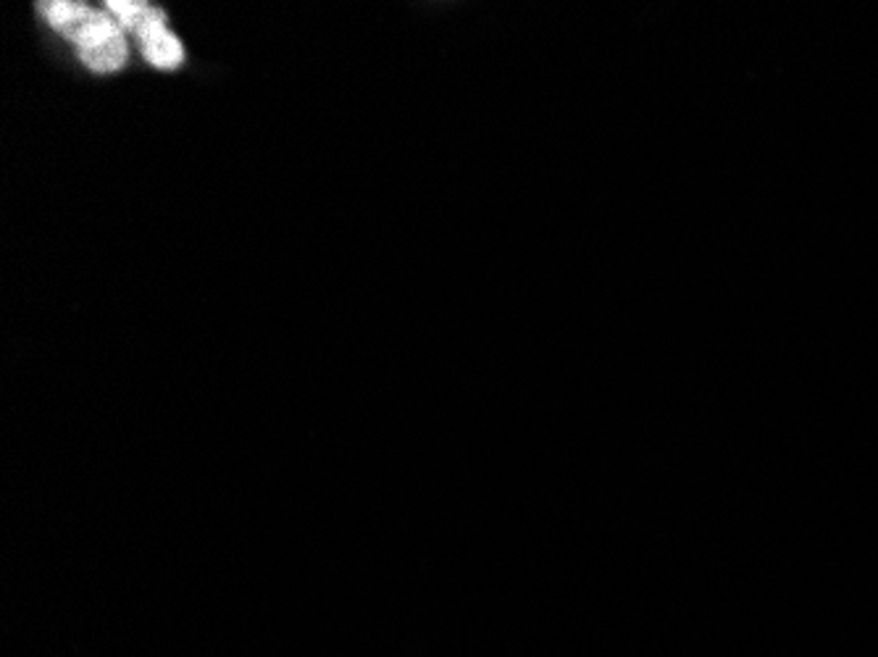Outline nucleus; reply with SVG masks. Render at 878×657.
<instances>
[{"instance_id": "obj_1", "label": "nucleus", "mask_w": 878, "mask_h": 657, "mask_svg": "<svg viewBox=\"0 0 878 657\" xmlns=\"http://www.w3.org/2000/svg\"><path fill=\"white\" fill-rule=\"evenodd\" d=\"M37 9L48 18L50 27L74 42L82 63L92 72H119L129 59L124 32L109 11H95L87 3H72V0H50Z\"/></svg>"}, {"instance_id": "obj_2", "label": "nucleus", "mask_w": 878, "mask_h": 657, "mask_svg": "<svg viewBox=\"0 0 878 657\" xmlns=\"http://www.w3.org/2000/svg\"><path fill=\"white\" fill-rule=\"evenodd\" d=\"M109 14L116 18L122 32L137 37V42H145L148 37L166 29V14L156 5L143 3V0H109L106 3Z\"/></svg>"}, {"instance_id": "obj_3", "label": "nucleus", "mask_w": 878, "mask_h": 657, "mask_svg": "<svg viewBox=\"0 0 878 657\" xmlns=\"http://www.w3.org/2000/svg\"><path fill=\"white\" fill-rule=\"evenodd\" d=\"M145 61L153 63L156 69H163V72H172L185 59V48H182L180 37L172 35L169 29L158 32V35L148 37V40L140 42Z\"/></svg>"}]
</instances>
